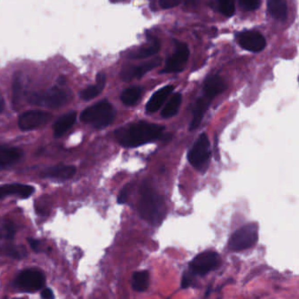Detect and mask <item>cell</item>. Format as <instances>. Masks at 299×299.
Here are the masks:
<instances>
[{"label": "cell", "instance_id": "obj_1", "mask_svg": "<svg viewBox=\"0 0 299 299\" xmlns=\"http://www.w3.org/2000/svg\"><path fill=\"white\" fill-rule=\"evenodd\" d=\"M164 129L162 125L138 122L120 128L115 131V136L122 146L137 147L162 137Z\"/></svg>", "mask_w": 299, "mask_h": 299}, {"label": "cell", "instance_id": "obj_2", "mask_svg": "<svg viewBox=\"0 0 299 299\" xmlns=\"http://www.w3.org/2000/svg\"><path fill=\"white\" fill-rule=\"evenodd\" d=\"M164 209V202L161 195L150 184L145 181L141 186V198L139 202V213L141 216L150 224L157 225L163 219Z\"/></svg>", "mask_w": 299, "mask_h": 299}, {"label": "cell", "instance_id": "obj_3", "mask_svg": "<svg viewBox=\"0 0 299 299\" xmlns=\"http://www.w3.org/2000/svg\"><path fill=\"white\" fill-rule=\"evenodd\" d=\"M116 110L106 100L99 102L92 106L87 108L81 113L80 119L85 124L92 125L97 129L107 127L114 121Z\"/></svg>", "mask_w": 299, "mask_h": 299}, {"label": "cell", "instance_id": "obj_4", "mask_svg": "<svg viewBox=\"0 0 299 299\" xmlns=\"http://www.w3.org/2000/svg\"><path fill=\"white\" fill-rule=\"evenodd\" d=\"M70 94L71 93L69 90L54 86L45 91L27 94V101L34 105L55 109L65 105L69 102L71 98Z\"/></svg>", "mask_w": 299, "mask_h": 299}, {"label": "cell", "instance_id": "obj_5", "mask_svg": "<svg viewBox=\"0 0 299 299\" xmlns=\"http://www.w3.org/2000/svg\"><path fill=\"white\" fill-rule=\"evenodd\" d=\"M257 240V226L248 224L233 233L228 243V248L232 251H241L254 246Z\"/></svg>", "mask_w": 299, "mask_h": 299}, {"label": "cell", "instance_id": "obj_6", "mask_svg": "<svg viewBox=\"0 0 299 299\" xmlns=\"http://www.w3.org/2000/svg\"><path fill=\"white\" fill-rule=\"evenodd\" d=\"M211 154L209 138L207 134L202 133L189 152V161L196 169L201 171L207 167V163L211 158Z\"/></svg>", "mask_w": 299, "mask_h": 299}, {"label": "cell", "instance_id": "obj_7", "mask_svg": "<svg viewBox=\"0 0 299 299\" xmlns=\"http://www.w3.org/2000/svg\"><path fill=\"white\" fill-rule=\"evenodd\" d=\"M219 255L213 251H205L197 255L190 264L189 272L193 275H203L218 268Z\"/></svg>", "mask_w": 299, "mask_h": 299}, {"label": "cell", "instance_id": "obj_8", "mask_svg": "<svg viewBox=\"0 0 299 299\" xmlns=\"http://www.w3.org/2000/svg\"><path fill=\"white\" fill-rule=\"evenodd\" d=\"M16 285L27 292L39 290L45 284V277L40 270L28 269L22 270L16 277Z\"/></svg>", "mask_w": 299, "mask_h": 299}, {"label": "cell", "instance_id": "obj_9", "mask_svg": "<svg viewBox=\"0 0 299 299\" xmlns=\"http://www.w3.org/2000/svg\"><path fill=\"white\" fill-rule=\"evenodd\" d=\"M190 50L188 46L183 42H176V51L166 62L161 74H171L183 71L188 62Z\"/></svg>", "mask_w": 299, "mask_h": 299}, {"label": "cell", "instance_id": "obj_10", "mask_svg": "<svg viewBox=\"0 0 299 299\" xmlns=\"http://www.w3.org/2000/svg\"><path fill=\"white\" fill-rule=\"evenodd\" d=\"M52 118L50 113L42 110H29L18 117V128L21 130H32L47 124Z\"/></svg>", "mask_w": 299, "mask_h": 299}, {"label": "cell", "instance_id": "obj_11", "mask_svg": "<svg viewBox=\"0 0 299 299\" xmlns=\"http://www.w3.org/2000/svg\"><path fill=\"white\" fill-rule=\"evenodd\" d=\"M239 46L245 50L259 53L266 47V39L257 31H245L237 35Z\"/></svg>", "mask_w": 299, "mask_h": 299}, {"label": "cell", "instance_id": "obj_12", "mask_svg": "<svg viewBox=\"0 0 299 299\" xmlns=\"http://www.w3.org/2000/svg\"><path fill=\"white\" fill-rule=\"evenodd\" d=\"M162 63V59L160 57H156L155 59H151L147 63H144L140 66L127 65L123 67L120 76L123 81L129 82L134 78L141 79L142 76L147 74V72L152 70L154 68H157Z\"/></svg>", "mask_w": 299, "mask_h": 299}, {"label": "cell", "instance_id": "obj_13", "mask_svg": "<svg viewBox=\"0 0 299 299\" xmlns=\"http://www.w3.org/2000/svg\"><path fill=\"white\" fill-rule=\"evenodd\" d=\"M227 89V84L219 75H211L203 83V95L213 100Z\"/></svg>", "mask_w": 299, "mask_h": 299}, {"label": "cell", "instance_id": "obj_14", "mask_svg": "<svg viewBox=\"0 0 299 299\" xmlns=\"http://www.w3.org/2000/svg\"><path fill=\"white\" fill-rule=\"evenodd\" d=\"M212 99L207 97L205 95H202L198 98L192 110V119L190 125V130H196L200 125L203 120V116L209 109L210 104L212 103Z\"/></svg>", "mask_w": 299, "mask_h": 299}, {"label": "cell", "instance_id": "obj_15", "mask_svg": "<svg viewBox=\"0 0 299 299\" xmlns=\"http://www.w3.org/2000/svg\"><path fill=\"white\" fill-rule=\"evenodd\" d=\"M77 169L75 166L57 165L51 166L48 169L44 170L42 173V178H55L61 181H66L72 178L76 174Z\"/></svg>", "mask_w": 299, "mask_h": 299}, {"label": "cell", "instance_id": "obj_16", "mask_svg": "<svg viewBox=\"0 0 299 299\" xmlns=\"http://www.w3.org/2000/svg\"><path fill=\"white\" fill-rule=\"evenodd\" d=\"M34 188L32 186L23 184H10L0 186V200L6 196L17 195L21 198H26L33 194Z\"/></svg>", "mask_w": 299, "mask_h": 299}, {"label": "cell", "instance_id": "obj_17", "mask_svg": "<svg viewBox=\"0 0 299 299\" xmlns=\"http://www.w3.org/2000/svg\"><path fill=\"white\" fill-rule=\"evenodd\" d=\"M174 89H175V87L173 85H167L157 90L152 95V97L150 98V101L147 102V106H146L147 111L151 113L157 111L162 106V104H164L167 96L171 95Z\"/></svg>", "mask_w": 299, "mask_h": 299}, {"label": "cell", "instance_id": "obj_18", "mask_svg": "<svg viewBox=\"0 0 299 299\" xmlns=\"http://www.w3.org/2000/svg\"><path fill=\"white\" fill-rule=\"evenodd\" d=\"M76 120H77V112L75 111L67 113L63 116H61L60 118L54 123L53 126L54 137H60L63 136V134L65 133L67 130L75 124Z\"/></svg>", "mask_w": 299, "mask_h": 299}, {"label": "cell", "instance_id": "obj_19", "mask_svg": "<svg viewBox=\"0 0 299 299\" xmlns=\"http://www.w3.org/2000/svg\"><path fill=\"white\" fill-rule=\"evenodd\" d=\"M106 76L104 73H99L97 75L96 84L93 86L88 87L80 93V96L84 101H90L96 97L103 91L105 86Z\"/></svg>", "mask_w": 299, "mask_h": 299}, {"label": "cell", "instance_id": "obj_20", "mask_svg": "<svg viewBox=\"0 0 299 299\" xmlns=\"http://www.w3.org/2000/svg\"><path fill=\"white\" fill-rule=\"evenodd\" d=\"M269 13L277 21L287 18L288 7L286 0H267Z\"/></svg>", "mask_w": 299, "mask_h": 299}, {"label": "cell", "instance_id": "obj_21", "mask_svg": "<svg viewBox=\"0 0 299 299\" xmlns=\"http://www.w3.org/2000/svg\"><path fill=\"white\" fill-rule=\"evenodd\" d=\"M22 157L21 150L0 145V166H9L16 163Z\"/></svg>", "mask_w": 299, "mask_h": 299}, {"label": "cell", "instance_id": "obj_22", "mask_svg": "<svg viewBox=\"0 0 299 299\" xmlns=\"http://www.w3.org/2000/svg\"><path fill=\"white\" fill-rule=\"evenodd\" d=\"M159 50H160V42L158 39L156 38H151L150 44L148 46L142 47L134 53H130L129 58L133 59H146L152 55H155L156 53H158Z\"/></svg>", "mask_w": 299, "mask_h": 299}, {"label": "cell", "instance_id": "obj_23", "mask_svg": "<svg viewBox=\"0 0 299 299\" xmlns=\"http://www.w3.org/2000/svg\"><path fill=\"white\" fill-rule=\"evenodd\" d=\"M150 273L146 270H141L134 273L132 276V286L138 292H144L150 286Z\"/></svg>", "mask_w": 299, "mask_h": 299}, {"label": "cell", "instance_id": "obj_24", "mask_svg": "<svg viewBox=\"0 0 299 299\" xmlns=\"http://www.w3.org/2000/svg\"><path fill=\"white\" fill-rule=\"evenodd\" d=\"M143 89L141 87H132L124 90L121 95V101L126 106H133L141 99Z\"/></svg>", "mask_w": 299, "mask_h": 299}, {"label": "cell", "instance_id": "obj_25", "mask_svg": "<svg viewBox=\"0 0 299 299\" xmlns=\"http://www.w3.org/2000/svg\"><path fill=\"white\" fill-rule=\"evenodd\" d=\"M182 104V95L177 93L171 97V100L167 102L162 111V116L164 118H170L175 116L179 110L180 105Z\"/></svg>", "mask_w": 299, "mask_h": 299}, {"label": "cell", "instance_id": "obj_26", "mask_svg": "<svg viewBox=\"0 0 299 299\" xmlns=\"http://www.w3.org/2000/svg\"><path fill=\"white\" fill-rule=\"evenodd\" d=\"M218 9L226 17H232L235 12V0H218Z\"/></svg>", "mask_w": 299, "mask_h": 299}, {"label": "cell", "instance_id": "obj_27", "mask_svg": "<svg viewBox=\"0 0 299 299\" xmlns=\"http://www.w3.org/2000/svg\"><path fill=\"white\" fill-rule=\"evenodd\" d=\"M22 94V88H21V81L18 76H16L13 83V103L18 104Z\"/></svg>", "mask_w": 299, "mask_h": 299}, {"label": "cell", "instance_id": "obj_28", "mask_svg": "<svg viewBox=\"0 0 299 299\" xmlns=\"http://www.w3.org/2000/svg\"><path fill=\"white\" fill-rule=\"evenodd\" d=\"M260 0H239L240 5L247 11H254L260 6Z\"/></svg>", "mask_w": 299, "mask_h": 299}, {"label": "cell", "instance_id": "obj_29", "mask_svg": "<svg viewBox=\"0 0 299 299\" xmlns=\"http://www.w3.org/2000/svg\"><path fill=\"white\" fill-rule=\"evenodd\" d=\"M184 0H159V5L162 9H171L173 7L179 6Z\"/></svg>", "mask_w": 299, "mask_h": 299}, {"label": "cell", "instance_id": "obj_30", "mask_svg": "<svg viewBox=\"0 0 299 299\" xmlns=\"http://www.w3.org/2000/svg\"><path fill=\"white\" fill-rule=\"evenodd\" d=\"M131 187H132V185L128 184V185H126V187L121 190L120 195L118 197V202L120 204H122V203H125L126 202V200L128 198L129 193L131 191Z\"/></svg>", "mask_w": 299, "mask_h": 299}, {"label": "cell", "instance_id": "obj_31", "mask_svg": "<svg viewBox=\"0 0 299 299\" xmlns=\"http://www.w3.org/2000/svg\"><path fill=\"white\" fill-rule=\"evenodd\" d=\"M194 275H192L189 271H186L185 274L183 275V279H182V287L189 288L191 287L193 285V280H194Z\"/></svg>", "mask_w": 299, "mask_h": 299}, {"label": "cell", "instance_id": "obj_32", "mask_svg": "<svg viewBox=\"0 0 299 299\" xmlns=\"http://www.w3.org/2000/svg\"><path fill=\"white\" fill-rule=\"evenodd\" d=\"M42 296L44 299H54V293L49 289H45L42 292Z\"/></svg>", "mask_w": 299, "mask_h": 299}, {"label": "cell", "instance_id": "obj_33", "mask_svg": "<svg viewBox=\"0 0 299 299\" xmlns=\"http://www.w3.org/2000/svg\"><path fill=\"white\" fill-rule=\"evenodd\" d=\"M29 242V244H30L31 248L35 250V251H38L40 249V242L37 240H33V239H29L28 240Z\"/></svg>", "mask_w": 299, "mask_h": 299}, {"label": "cell", "instance_id": "obj_34", "mask_svg": "<svg viewBox=\"0 0 299 299\" xmlns=\"http://www.w3.org/2000/svg\"><path fill=\"white\" fill-rule=\"evenodd\" d=\"M4 108H5V101H4L3 95L0 91V114L3 112Z\"/></svg>", "mask_w": 299, "mask_h": 299}, {"label": "cell", "instance_id": "obj_35", "mask_svg": "<svg viewBox=\"0 0 299 299\" xmlns=\"http://www.w3.org/2000/svg\"><path fill=\"white\" fill-rule=\"evenodd\" d=\"M57 83H58L59 85H64L66 83V78H65V76H63V75H61L60 77L57 79Z\"/></svg>", "mask_w": 299, "mask_h": 299}, {"label": "cell", "instance_id": "obj_36", "mask_svg": "<svg viewBox=\"0 0 299 299\" xmlns=\"http://www.w3.org/2000/svg\"><path fill=\"white\" fill-rule=\"evenodd\" d=\"M150 8L152 11H156V0H150Z\"/></svg>", "mask_w": 299, "mask_h": 299}, {"label": "cell", "instance_id": "obj_37", "mask_svg": "<svg viewBox=\"0 0 299 299\" xmlns=\"http://www.w3.org/2000/svg\"><path fill=\"white\" fill-rule=\"evenodd\" d=\"M111 2H114V3H117V2H122V1H126V0H110Z\"/></svg>", "mask_w": 299, "mask_h": 299}, {"label": "cell", "instance_id": "obj_38", "mask_svg": "<svg viewBox=\"0 0 299 299\" xmlns=\"http://www.w3.org/2000/svg\"><path fill=\"white\" fill-rule=\"evenodd\" d=\"M3 236V234H0V238H1V237Z\"/></svg>", "mask_w": 299, "mask_h": 299}]
</instances>
